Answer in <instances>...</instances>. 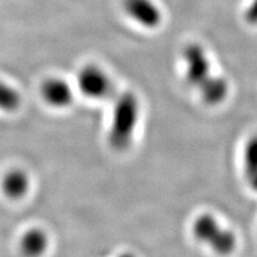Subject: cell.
Returning <instances> with one entry per match:
<instances>
[{
	"label": "cell",
	"mask_w": 257,
	"mask_h": 257,
	"mask_svg": "<svg viewBox=\"0 0 257 257\" xmlns=\"http://www.w3.org/2000/svg\"><path fill=\"white\" fill-rule=\"evenodd\" d=\"M244 167L248 180L257 175V136L248 141L244 151Z\"/></svg>",
	"instance_id": "11"
},
{
	"label": "cell",
	"mask_w": 257,
	"mask_h": 257,
	"mask_svg": "<svg viewBox=\"0 0 257 257\" xmlns=\"http://www.w3.org/2000/svg\"><path fill=\"white\" fill-rule=\"evenodd\" d=\"M193 234L196 239L209 244L220 254H229L236 245L235 236L223 229L211 215L205 214L196 219L193 225Z\"/></svg>",
	"instance_id": "2"
},
{
	"label": "cell",
	"mask_w": 257,
	"mask_h": 257,
	"mask_svg": "<svg viewBox=\"0 0 257 257\" xmlns=\"http://www.w3.org/2000/svg\"><path fill=\"white\" fill-rule=\"evenodd\" d=\"M29 188V178L20 170L8 173L3 180V189L8 197L21 198L26 194Z\"/></svg>",
	"instance_id": "7"
},
{
	"label": "cell",
	"mask_w": 257,
	"mask_h": 257,
	"mask_svg": "<svg viewBox=\"0 0 257 257\" xmlns=\"http://www.w3.org/2000/svg\"><path fill=\"white\" fill-rule=\"evenodd\" d=\"M203 100L210 105H215L224 101L228 93V85L222 77L212 76L207 84L199 89Z\"/></svg>",
	"instance_id": "8"
},
{
	"label": "cell",
	"mask_w": 257,
	"mask_h": 257,
	"mask_svg": "<svg viewBox=\"0 0 257 257\" xmlns=\"http://www.w3.org/2000/svg\"><path fill=\"white\" fill-rule=\"evenodd\" d=\"M140 104L132 92H125L116 101L112 123L108 134L110 146L119 151L130 146L138 124Z\"/></svg>",
	"instance_id": "1"
},
{
	"label": "cell",
	"mask_w": 257,
	"mask_h": 257,
	"mask_svg": "<svg viewBox=\"0 0 257 257\" xmlns=\"http://www.w3.org/2000/svg\"><path fill=\"white\" fill-rule=\"evenodd\" d=\"M79 89L88 98L107 99L114 93V86L108 75L98 67L88 66L79 72Z\"/></svg>",
	"instance_id": "3"
},
{
	"label": "cell",
	"mask_w": 257,
	"mask_h": 257,
	"mask_svg": "<svg viewBox=\"0 0 257 257\" xmlns=\"http://www.w3.org/2000/svg\"><path fill=\"white\" fill-rule=\"evenodd\" d=\"M250 182H251V184H252V187L254 188V190L257 191V175L254 176L252 179H250Z\"/></svg>",
	"instance_id": "13"
},
{
	"label": "cell",
	"mask_w": 257,
	"mask_h": 257,
	"mask_svg": "<svg viewBox=\"0 0 257 257\" xmlns=\"http://www.w3.org/2000/svg\"><path fill=\"white\" fill-rule=\"evenodd\" d=\"M47 246V238L42 230L31 229L27 231L21 241V248L27 256L41 255Z\"/></svg>",
	"instance_id": "9"
},
{
	"label": "cell",
	"mask_w": 257,
	"mask_h": 257,
	"mask_svg": "<svg viewBox=\"0 0 257 257\" xmlns=\"http://www.w3.org/2000/svg\"><path fill=\"white\" fill-rule=\"evenodd\" d=\"M21 95L14 88L0 82V109L13 111L20 106Z\"/></svg>",
	"instance_id": "10"
},
{
	"label": "cell",
	"mask_w": 257,
	"mask_h": 257,
	"mask_svg": "<svg viewBox=\"0 0 257 257\" xmlns=\"http://www.w3.org/2000/svg\"><path fill=\"white\" fill-rule=\"evenodd\" d=\"M245 18L248 22L252 23V24L257 23V0H253V3L251 4V6L248 7Z\"/></svg>",
	"instance_id": "12"
},
{
	"label": "cell",
	"mask_w": 257,
	"mask_h": 257,
	"mask_svg": "<svg viewBox=\"0 0 257 257\" xmlns=\"http://www.w3.org/2000/svg\"><path fill=\"white\" fill-rule=\"evenodd\" d=\"M125 12L147 28H155L161 22V12L151 0H124Z\"/></svg>",
	"instance_id": "5"
},
{
	"label": "cell",
	"mask_w": 257,
	"mask_h": 257,
	"mask_svg": "<svg viewBox=\"0 0 257 257\" xmlns=\"http://www.w3.org/2000/svg\"><path fill=\"white\" fill-rule=\"evenodd\" d=\"M183 57L187 66V80L191 86L199 90L212 77L207 56L202 46L192 44L184 50Z\"/></svg>",
	"instance_id": "4"
},
{
	"label": "cell",
	"mask_w": 257,
	"mask_h": 257,
	"mask_svg": "<svg viewBox=\"0 0 257 257\" xmlns=\"http://www.w3.org/2000/svg\"><path fill=\"white\" fill-rule=\"evenodd\" d=\"M43 99L54 107H67L73 100L70 85L58 78L48 79L42 86Z\"/></svg>",
	"instance_id": "6"
}]
</instances>
